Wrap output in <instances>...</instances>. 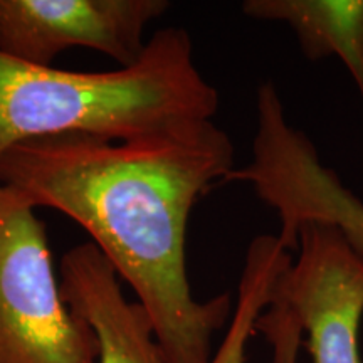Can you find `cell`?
<instances>
[{
	"label": "cell",
	"mask_w": 363,
	"mask_h": 363,
	"mask_svg": "<svg viewBox=\"0 0 363 363\" xmlns=\"http://www.w3.org/2000/svg\"><path fill=\"white\" fill-rule=\"evenodd\" d=\"M59 272L67 308L96 335L98 363H174L147 310L125 298L115 267L93 242L69 249Z\"/></svg>",
	"instance_id": "6"
},
{
	"label": "cell",
	"mask_w": 363,
	"mask_h": 363,
	"mask_svg": "<svg viewBox=\"0 0 363 363\" xmlns=\"http://www.w3.org/2000/svg\"><path fill=\"white\" fill-rule=\"evenodd\" d=\"M291 259V251L279 242L278 235L252 239L240 274L229 328L208 363L247 362V345L256 333L257 320L271 303L276 281Z\"/></svg>",
	"instance_id": "8"
},
{
	"label": "cell",
	"mask_w": 363,
	"mask_h": 363,
	"mask_svg": "<svg viewBox=\"0 0 363 363\" xmlns=\"http://www.w3.org/2000/svg\"><path fill=\"white\" fill-rule=\"evenodd\" d=\"M281 303L301 335L311 363H363V256L337 227L310 222L298 229L296 259L276 281Z\"/></svg>",
	"instance_id": "4"
},
{
	"label": "cell",
	"mask_w": 363,
	"mask_h": 363,
	"mask_svg": "<svg viewBox=\"0 0 363 363\" xmlns=\"http://www.w3.org/2000/svg\"><path fill=\"white\" fill-rule=\"evenodd\" d=\"M234 169L229 135L208 120L130 142L88 133L26 140L0 158V185L83 227L136 293L172 362L208 363L234 303L229 293L194 298L185 240L195 203Z\"/></svg>",
	"instance_id": "1"
},
{
	"label": "cell",
	"mask_w": 363,
	"mask_h": 363,
	"mask_svg": "<svg viewBox=\"0 0 363 363\" xmlns=\"http://www.w3.org/2000/svg\"><path fill=\"white\" fill-rule=\"evenodd\" d=\"M219 103L180 27L157 30L135 65L115 71H62L0 52V158L26 140L62 133L130 142L214 120Z\"/></svg>",
	"instance_id": "2"
},
{
	"label": "cell",
	"mask_w": 363,
	"mask_h": 363,
	"mask_svg": "<svg viewBox=\"0 0 363 363\" xmlns=\"http://www.w3.org/2000/svg\"><path fill=\"white\" fill-rule=\"evenodd\" d=\"M98 352L62 299L43 222L0 185V363H98Z\"/></svg>",
	"instance_id": "3"
},
{
	"label": "cell",
	"mask_w": 363,
	"mask_h": 363,
	"mask_svg": "<svg viewBox=\"0 0 363 363\" xmlns=\"http://www.w3.org/2000/svg\"><path fill=\"white\" fill-rule=\"evenodd\" d=\"M242 12L288 26L308 61L337 56L363 108V0H246Z\"/></svg>",
	"instance_id": "7"
},
{
	"label": "cell",
	"mask_w": 363,
	"mask_h": 363,
	"mask_svg": "<svg viewBox=\"0 0 363 363\" xmlns=\"http://www.w3.org/2000/svg\"><path fill=\"white\" fill-rule=\"evenodd\" d=\"M167 0H0V52L35 66L72 48H88L135 65L147 48L145 29Z\"/></svg>",
	"instance_id": "5"
}]
</instances>
